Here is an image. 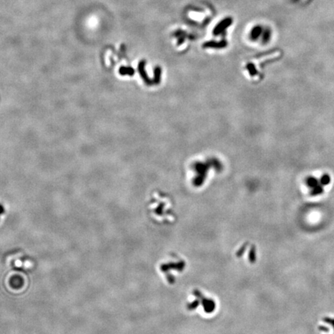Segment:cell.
<instances>
[{
	"label": "cell",
	"instance_id": "obj_2",
	"mask_svg": "<svg viewBox=\"0 0 334 334\" xmlns=\"http://www.w3.org/2000/svg\"><path fill=\"white\" fill-rule=\"evenodd\" d=\"M262 31H263V30H262V28L261 27V26H255V27H254L251 30V38L254 39H257V38L259 37V36L262 33Z\"/></svg>",
	"mask_w": 334,
	"mask_h": 334
},
{
	"label": "cell",
	"instance_id": "obj_1",
	"mask_svg": "<svg viewBox=\"0 0 334 334\" xmlns=\"http://www.w3.org/2000/svg\"><path fill=\"white\" fill-rule=\"evenodd\" d=\"M232 23V20L231 18H226L224 20H222L214 30V33L215 35H219L220 33H222L223 32L225 31V30L227 27L231 25Z\"/></svg>",
	"mask_w": 334,
	"mask_h": 334
}]
</instances>
